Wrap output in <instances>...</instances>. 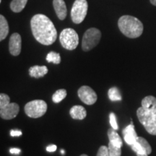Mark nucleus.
Masks as SVG:
<instances>
[{"mask_svg": "<svg viewBox=\"0 0 156 156\" xmlns=\"http://www.w3.org/2000/svg\"><path fill=\"white\" fill-rule=\"evenodd\" d=\"M61 153H62V154H64V150H62Z\"/></svg>", "mask_w": 156, "mask_h": 156, "instance_id": "nucleus-29", "label": "nucleus"}, {"mask_svg": "<svg viewBox=\"0 0 156 156\" xmlns=\"http://www.w3.org/2000/svg\"><path fill=\"white\" fill-rule=\"evenodd\" d=\"M48 73V68L46 66H34L29 69V75L30 77L40 78Z\"/></svg>", "mask_w": 156, "mask_h": 156, "instance_id": "nucleus-14", "label": "nucleus"}, {"mask_svg": "<svg viewBox=\"0 0 156 156\" xmlns=\"http://www.w3.org/2000/svg\"><path fill=\"white\" fill-rule=\"evenodd\" d=\"M67 93L65 89H59L54 93L53 96H52V100H53L54 103H58L67 97Z\"/></svg>", "mask_w": 156, "mask_h": 156, "instance_id": "nucleus-18", "label": "nucleus"}, {"mask_svg": "<svg viewBox=\"0 0 156 156\" xmlns=\"http://www.w3.org/2000/svg\"><path fill=\"white\" fill-rule=\"evenodd\" d=\"M96 156H110L109 155L108 147H107L105 145L101 146L98 149V151Z\"/></svg>", "mask_w": 156, "mask_h": 156, "instance_id": "nucleus-24", "label": "nucleus"}, {"mask_svg": "<svg viewBox=\"0 0 156 156\" xmlns=\"http://www.w3.org/2000/svg\"><path fill=\"white\" fill-rule=\"evenodd\" d=\"M46 59L48 63L52 62L55 64H58L61 62V56L59 54L56 53L55 51H50L46 56Z\"/></svg>", "mask_w": 156, "mask_h": 156, "instance_id": "nucleus-20", "label": "nucleus"}, {"mask_svg": "<svg viewBox=\"0 0 156 156\" xmlns=\"http://www.w3.org/2000/svg\"><path fill=\"white\" fill-rule=\"evenodd\" d=\"M70 116L73 119L83 120L87 116V112L83 106L76 105L72 107L69 111Z\"/></svg>", "mask_w": 156, "mask_h": 156, "instance_id": "nucleus-13", "label": "nucleus"}, {"mask_svg": "<svg viewBox=\"0 0 156 156\" xmlns=\"http://www.w3.org/2000/svg\"><path fill=\"white\" fill-rule=\"evenodd\" d=\"M30 27L34 38L40 44L49 46L56 41L57 31L52 21L45 15H35L31 18Z\"/></svg>", "mask_w": 156, "mask_h": 156, "instance_id": "nucleus-1", "label": "nucleus"}, {"mask_svg": "<svg viewBox=\"0 0 156 156\" xmlns=\"http://www.w3.org/2000/svg\"><path fill=\"white\" fill-rule=\"evenodd\" d=\"M9 152H10V153L12 154H19L20 153V149H18V148H11L10 150H9Z\"/></svg>", "mask_w": 156, "mask_h": 156, "instance_id": "nucleus-27", "label": "nucleus"}, {"mask_svg": "<svg viewBox=\"0 0 156 156\" xmlns=\"http://www.w3.org/2000/svg\"><path fill=\"white\" fill-rule=\"evenodd\" d=\"M10 135L12 136H20L22 135V132L18 129H12L10 131Z\"/></svg>", "mask_w": 156, "mask_h": 156, "instance_id": "nucleus-25", "label": "nucleus"}, {"mask_svg": "<svg viewBox=\"0 0 156 156\" xmlns=\"http://www.w3.org/2000/svg\"><path fill=\"white\" fill-rule=\"evenodd\" d=\"M136 116L146 131L156 135V98L153 95L144 98L141 106L136 110Z\"/></svg>", "mask_w": 156, "mask_h": 156, "instance_id": "nucleus-2", "label": "nucleus"}, {"mask_svg": "<svg viewBox=\"0 0 156 156\" xmlns=\"http://www.w3.org/2000/svg\"><path fill=\"white\" fill-rule=\"evenodd\" d=\"M109 122H110V124L112 126V127L115 130H117L119 129L118 124H117L116 121V117L114 113L112 112L109 114Z\"/></svg>", "mask_w": 156, "mask_h": 156, "instance_id": "nucleus-23", "label": "nucleus"}, {"mask_svg": "<svg viewBox=\"0 0 156 156\" xmlns=\"http://www.w3.org/2000/svg\"><path fill=\"white\" fill-rule=\"evenodd\" d=\"M25 113L30 118H40L46 114L47 104L43 100H34L26 103L25 106Z\"/></svg>", "mask_w": 156, "mask_h": 156, "instance_id": "nucleus-7", "label": "nucleus"}, {"mask_svg": "<svg viewBox=\"0 0 156 156\" xmlns=\"http://www.w3.org/2000/svg\"><path fill=\"white\" fill-rule=\"evenodd\" d=\"M59 41L64 48L73 51L77 47L79 44V36L74 29L65 28L60 34Z\"/></svg>", "mask_w": 156, "mask_h": 156, "instance_id": "nucleus-6", "label": "nucleus"}, {"mask_svg": "<svg viewBox=\"0 0 156 156\" xmlns=\"http://www.w3.org/2000/svg\"><path fill=\"white\" fill-rule=\"evenodd\" d=\"M136 141H137L142 146V147L145 149V151H146V153L148 155H150L152 153V147L151 145L149 144V142H148L147 140H146L145 138L142 137V136H138L137 140H136Z\"/></svg>", "mask_w": 156, "mask_h": 156, "instance_id": "nucleus-21", "label": "nucleus"}, {"mask_svg": "<svg viewBox=\"0 0 156 156\" xmlns=\"http://www.w3.org/2000/svg\"><path fill=\"white\" fill-rule=\"evenodd\" d=\"M21 45H22V39H21L20 35L17 33L13 34L9 38V53L12 56H18L21 52Z\"/></svg>", "mask_w": 156, "mask_h": 156, "instance_id": "nucleus-10", "label": "nucleus"}, {"mask_svg": "<svg viewBox=\"0 0 156 156\" xmlns=\"http://www.w3.org/2000/svg\"><path fill=\"white\" fill-rule=\"evenodd\" d=\"M88 4L87 0H75L71 9L72 20L75 24H80L85 20L87 13Z\"/></svg>", "mask_w": 156, "mask_h": 156, "instance_id": "nucleus-8", "label": "nucleus"}, {"mask_svg": "<svg viewBox=\"0 0 156 156\" xmlns=\"http://www.w3.org/2000/svg\"><path fill=\"white\" fill-rule=\"evenodd\" d=\"M122 134L123 136H124V141L126 142L127 145L130 146L133 145L134 143H135L138 138V136L136 133L135 129H134V126L132 122L129 125H128L123 129Z\"/></svg>", "mask_w": 156, "mask_h": 156, "instance_id": "nucleus-11", "label": "nucleus"}, {"mask_svg": "<svg viewBox=\"0 0 156 156\" xmlns=\"http://www.w3.org/2000/svg\"><path fill=\"white\" fill-rule=\"evenodd\" d=\"M151 3L154 6H156V0H150Z\"/></svg>", "mask_w": 156, "mask_h": 156, "instance_id": "nucleus-28", "label": "nucleus"}, {"mask_svg": "<svg viewBox=\"0 0 156 156\" xmlns=\"http://www.w3.org/2000/svg\"><path fill=\"white\" fill-rule=\"evenodd\" d=\"M80 156H88V155H85V154H83V155H81Z\"/></svg>", "mask_w": 156, "mask_h": 156, "instance_id": "nucleus-30", "label": "nucleus"}, {"mask_svg": "<svg viewBox=\"0 0 156 156\" xmlns=\"http://www.w3.org/2000/svg\"><path fill=\"white\" fill-rule=\"evenodd\" d=\"M9 34V25L7 20L2 15H0V41L7 38Z\"/></svg>", "mask_w": 156, "mask_h": 156, "instance_id": "nucleus-16", "label": "nucleus"}, {"mask_svg": "<svg viewBox=\"0 0 156 156\" xmlns=\"http://www.w3.org/2000/svg\"><path fill=\"white\" fill-rule=\"evenodd\" d=\"M108 95L109 99L112 101H119L122 100V95H121L119 90L116 87H113L109 89Z\"/></svg>", "mask_w": 156, "mask_h": 156, "instance_id": "nucleus-19", "label": "nucleus"}, {"mask_svg": "<svg viewBox=\"0 0 156 156\" xmlns=\"http://www.w3.org/2000/svg\"><path fill=\"white\" fill-rule=\"evenodd\" d=\"M28 2V0H12L10 3V9L14 12H20Z\"/></svg>", "mask_w": 156, "mask_h": 156, "instance_id": "nucleus-17", "label": "nucleus"}, {"mask_svg": "<svg viewBox=\"0 0 156 156\" xmlns=\"http://www.w3.org/2000/svg\"><path fill=\"white\" fill-rule=\"evenodd\" d=\"M20 112V106L16 103H10L9 95L5 93L0 94V116L5 120L15 118Z\"/></svg>", "mask_w": 156, "mask_h": 156, "instance_id": "nucleus-4", "label": "nucleus"}, {"mask_svg": "<svg viewBox=\"0 0 156 156\" xmlns=\"http://www.w3.org/2000/svg\"><path fill=\"white\" fill-rule=\"evenodd\" d=\"M56 145H49L46 147V151L48 152H54L56 151Z\"/></svg>", "mask_w": 156, "mask_h": 156, "instance_id": "nucleus-26", "label": "nucleus"}, {"mask_svg": "<svg viewBox=\"0 0 156 156\" xmlns=\"http://www.w3.org/2000/svg\"><path fill=\"white\" fill-rule=\"evenodd\" d=\"M121 32L129 38H136L143 33V25L139 19L131 15H123L119 19Z\"/></svg>", "mask_w": 156, "mask_h": 156, "instance_id": "nucleus-3", "label": "nucleus"}, {"mask_svg": "<svg viewBox=\"0 0 156 156\" xmlns=\"http://www.w3.org/2000/svg\"><path fill=\"white\" fill-rule=\"evenodd\" d=\"M108 136L109 142H112L113 145L119 147H122L123 145V142L122 138L119 135V134L116 132L114 129H109L108 131Z\"/></svg>", "mask_w": 156, "mask_h": 156, "instance_id": "nucleus-15", "label": "nucleus"}, {"mask_svg": "<svg viewBox=\"0 0 156 156\" xmlns=\"http://www.w3.org/2000/svg\"><path fill=\"white\" fill-rule=\"evenodd\" d=\"M53 6L58 19L63 20L67 17V9L64 0H53Z\"/></svg>", "mask_w": 156, "mask_h": 156, "instance_id": "nucleus-12", "label": "nucleus"}, {"mask_svg": "<svg viewBox=\"0 0 156 156\" xmlns=\"http://www.w3.org/2000/svg\"><path fill=\"white\" fill-rule=\"evenodd\" d=\"M101 38V33L98 29L91 28L87 29L84 34L82 48L84 51H89L98 44Z\"/></svg>", "mask_w": 156, "mask_h": 156, "instance_id": "nucleus-5", "label": "nucleus"}, {"mask_svg": "<svg viewBox=\"0 0 156 156\" xmlns=\"http://www.w3.org/2000/svg\"><path fill=\"white\" fill-rule=\"evenodd\" d=\"M108 147L109 155L110 156H121V155H122V149H121V147H116V146L113 145L112 142H109Z\"/></svg>", "mask_w": 156, "mask_h": 156, "instance_id": "nucleus-22", "label": "nucleus"}, {"mask_svg": "<svg viewBox=\"0 0 156 156\" xmlns=\"http://www.w3.org/2000/svg\"><path fill=\"white\" fill-rule=\"evenodd\" d=\"M78 97L85 104L90 105L94 104L97 101V94L90 87L84 85L79 88L77 91Z\"/></svg>", "mask_w": 156, "mask_h": 156, "instance_id": "nucleus-9", "label": "nucleus"}]
</instances>
